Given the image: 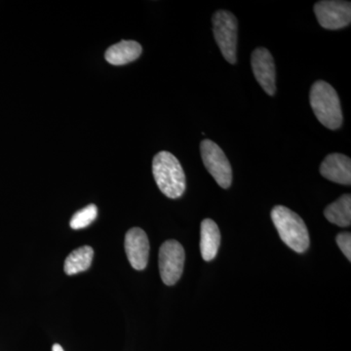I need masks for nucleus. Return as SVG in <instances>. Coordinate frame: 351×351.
Wrapping results in <instances>:
<instances>
[{
    "label": "nucleus",
    "mask_w": 351,
    "mask_h": 351,
    "mask_svg": "<svg viewBox=\"0 0 351 351\" xmlns=\"http://www.w3.org/2000/svg\"><path fill=\"white\" fill-rule=\"evenodd\" d=\"M201 157L208 172L221 188L228 189L232 186V165L225 152L211 140H203L200 145Z\"/></svg>",
    "instance_id": "39448f33"
},
{
    "label": "nucleus",
    "mask_w": 351,
    "mask_h": 351,
    "mask_svg": "<svg viewBox=\"0 0 351 351\" xmlns=\"http://www.w3.org/2000/svg\"><path fill=\"white\" fill-rule=\"evenodd\" d=\"M97 215H98V209L96 205H88L73 215L69 225L73 230H82L93 223L97 218Z\"/></svg>",
    "instance_id": "2eb2a0df"
},
{
    "label": "nucleus",
    "mask_w": 351,
    "mask_h": 351,
    "mask_svg": "<svg viewBox=\"0 0 351 351\" xmlns=\"http://www.w3.org/2000/svg\"><path fill=\"white\" fill-rule=\"evenodd\" d=\"M271 219L284 243L297 253H304L309 247L308 230L304 219L285 206H276Z\"/></svg>",
    "instance_id": "7ed1b4c3"
},
{
    "label": "nucleus",
    "mask_w": 351,
    "mask_h": 351,
    "mask_svg": "<svg viewBox=\"0 0 351 351\" xmlns=\"http://www.w3.org/2000/svg\"><path fill=\"white\" fill-rule=\"evenodd\" d=\"M184 247L176 240H168L159 250V272L164 284L174 285L181 278L184 265Z\"/></svg>",
    "instance_id": "423d86ee"
},
{
    "label": "nucleus",
    "mask_w": 351,
    "mask_h": 351,
    "mask_svg": "<svg viewBox=\"0 0 351 351\" xmlns=\"http://www.w3.org/2000/svg\"><path fill=\"white\" fill-rule=\"evenodd\" d=\"M320 173L329 181L350 186L351 160L350 157L341 154H329L321 163Z\"/></svg>",
    "instance_id": "9d476101"
},
{
    "label": "nucleus",
    "mask_w": 351,
    "mask_h": 351,
    "mask_svg": "<svg viewBox=\"0 0 351 351\" xmlns=\"http://www.w3.org/2000/svg\"><path fill=\"white\" fill-rule=\"evenodd\" d=\"M252 69L254 75L269 96L276 92V71L274 57L267 48H257L251 56Z\"/></svg>",
    "instance_id": "6e6552de"
},
{
    "label": "nucleus",
    "mask_w": 351,
    "mask_h": 351,
    "mask_svg": "<svg viewBox=\"0 0 351 351\" xmlns=\"http://www.w3.org/2000/svg\"><path fill=\"white\" fill-rule=\"evenodd\" d=\"M314 14L321 27L337 31L350 25L351 3L339 0H323L316 2Z\"/></svg>",
    "instance_id": "0eeeda50"
},
{
    "label": "nucleus",
    "mask_w": 351,
    "mask_h": 351,
    "mask_svg": "<svg viewBox=\"0 0 351 351\" xmlns=\"http://www.w3.org/2000/svg\"><path fill=\"white\" fill-rule=\"evenodd\" d=\"M337 244L343 252V255L351 261V234L350 232L339 233L337 237Z\"/></svg>",
    "instance_id": "dca6fc26"
},
{
    "label": "nucleus",
    "mask_w": 351,
    "mask_h": 351,
    "mask_svg": "<svg viewBox=\"0 0 351 351\" xmlns=\"http://www.w3.org/2000/svg\"><path fill=\"white\" fill-rule=\"evenodd\" d=\"M152 173L161 193L171 199L181 197L186 191V175L177 157L160 152L152 161Z\"/></svg>",
    "instance_id": "f257e3e1"
},
{
    "label": "nucleus",
    "mask_w": 351,
    "mask_h": 351,
    "mask_svg": "<svg viewBox=\"0 0 351 351\" xmlns=\"http://www.w3.org/2000/svg\"><path fill=\"white\" fill-rule=\"evenodd\" d=\"M52 351H64V348H62L61 346L58 345V343H56V345L53 346Z\"/></svg>",
    "instance_id": "f3484780"
},
{
    "label": "nucleus",
    "mask_w": 351,
    "mask_h": 351,
    "mask_svg": "<svg viewBox=\"0 0 351 351\" xmlns=\"http://www.w3.org/2000/svg\"><path fill=\"white\" fill-rule=\"evenodd\" d=\"M200 250L203 260H213L218 254L221 244V232L213 219H206L201 223Z\"/></svg>",
    "instance_id": "9b49d317"
},
{
    "label": "nucleus",
    "mask_w": 351,
    "mask_h": 351,
    "mask_svg": "<svg viewBox=\"0 0 351 351\" xmlns=\"http://www.w3.org/2000/svg\"><path fill=\"white\" fill-rule=\"evenodd\" d=\"M94 258L92 247L82 246L71 252L64 261V269L68 276H75L91 267Z\"/></svg>",
    "instance_id": "4468645a"
},
{
    "label": "nucleus",
    "mask_w": 351,
    "mask_h": 351,
    "mask_svg": "<svg viewBox=\"0 0 351 351\" xmlns=\"http://www.w3.org/2000/svg\"><path fill=\"white\" fill-rule=\"evenodd\" d=\"M125 251L129 263L136 270H144L149 263V241L142 228H133L125 235Z\"/></svg>",
    "instance_id": "1a4fd4ad"
},
{
    "label": "nucleus",
    "mask_w": 351,
    "mask_h": 351,
    "mask_svg": "<svg viewBox=\"0 0 351 351\" xmlns=\"http://www.w3.org/2000/svg\"><path fill=\"white\" fill-rule=\"evenodd\" d=\"M311 106L320 123L330 130H337L343 124L341 101L336 90L326 82H314L309 94Z\"/></svg>",
    "instance_id": "f03ea898"
},
{
    "label": "nucleus",
    "mask_w": 351,
    "mask_h": 351,
    "mask_svg": "<svg viewBox=\"0 0 351 351\" xmlns=\"http://www.w3.org/2000/svg\"><path fill=\"white\" fill-rule=\"evenodd\" d=\"M214 38L216 39L221 55L230 64L237 61V39H239V22L232 13L219 10L214 14Z\"/></svg>",
    "instance_id": "20e7f679"
},
{
    "label": "nucleus",
    "mask_w": 351,
    "mask_h": 351,
    "mask_svg": "<svg viewBox=\"0 0 351 351\" xmlns=\"http://www.w3.org/2000/svg\"><path fill=\"white\" fill-rule=\"evenodd\" d=\"M325 218L330 223L341 226V228H348L350 226L351 223V196L350 195H343L338 200L328 205L324 210Z\"/></svg>",
    "instance_id": "ddd939ff"
},
{
    "label": "nucleus",
    "mask_w": 351,
    "mask_h": 351,
    "mask_svg": "<svg viewBox=\"0 0 351 351\" xmlns=\"http://www.w3.org/2000/svg\"><path fill=\"white\" fill-rule=\"evenodd\" d=\"M142 46L137 41L122 40L110 46L106 52V60L113 66H123L136 61L142 54Z\"/></svg>",
    "instance_id": "f8f14e48"
}]
</instances>
